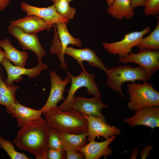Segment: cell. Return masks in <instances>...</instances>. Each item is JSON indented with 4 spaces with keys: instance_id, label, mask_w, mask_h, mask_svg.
I'll list each match as a JSON object with an SVG mask.
<instances>
[{
    "instance_id": "obj_1",
    "label": "cell",
    "mask_w": 159,
    "mask_h": 159,
    "mask_svg": "<svg viewBox=\"0 0 159 159\" xmlns=\"http://www.w3.org/2000/svg\"><path fill=\"white\" fill-rule=\"evenodd\" d=\"M48 130L43 119L32 121L21 127L12 143L18 149L33 154L36 159H47Z\"/></svg>"
},
{
    "instance_id": "obj_2",
    "label": "cell",
    "mask_w": 159,
    "mask_h": 159,
    "mask_svg": "<svg viewBox=\"0 0 159 159\" xmlns=\"http://www.w3.org/2000/svg\"><path fill=\"white\" fill-rule=\"evenodd\" d=\"M46 126L61 132L80 134L87 132L88 122L83 114L73 108L59 109L57 106L43 114Z\"/></svg>"
},
{
    "instance_id": "obj_3",
    "label": "cell",
    "mask_w": 159,
    "mask_h": 159,
    "mask_svg": "<svg viewBox=\"0 0 159 159\" xmlns=\"http://www.w3.org/2000/svg\"><path fill=\"white\" fill-rule=\"evenodd\" d=\"M107 84L112 90L126 97L122 93V85L126 82L148 81L151 77L145 70L140 66L133 67L129 65L119 66L108 69Z\"/></svg>"
},
{
    "instance_id": "obj_4",
    "label": "cell",
    "mask_w": 159,
    "mask_h": 159,
    "mask_svg": "<svg viewBox=\"0 0 159 159\" xmlns=\"http://www.w3.org/2000/svg\"><path fill=\"white\" fill-rule=\"evenodd\" d=\"M127 86L129 97L127 106L132 111L149 106H159V93L151 83L148 81L143 84L134 82L128 83Z\"/></svg>"
},
{
    "instance_id": "obj_5",
    "label": "cell",
    "mask_w": 159,
    "mask_h": 159,
    "mask_svg": "<svg viewBox=\"0 0 159 159\" xmlns=\"http://www.w3.org/2000/svg\"><path fill=\"white\" fill-rule=\"evenodd\" d=\"M51 54H56L60 62V66L64 70L68 68L64 60V54L69 55L74 59L82 69H85L83 64L84 61L87 62L91 66L100 68L106 73L108 69L104 63L98 57L95 51L89 48L76 49L73 47H67L64 49L61 48L55 41L53 39L50 47Z\"/></svg>"
},
{
    "instance_id": "obj_6",
    "label": "cell",
    "mask_w": 159,
    "mask_h": 159,
    "mask_svg": "<svg viewBox=\"0 0 159 159\" xmlns=\"http://www.w3.org/2000/svg\"><path fill=\"white\" fill-rule=\"evenodd\" d=\"M67 76L71 80V85L68 90L67 96L63 103L58 108L62 110L69 109L72 100L76 91L82 87L87 88V93L94 97H101V94L95 80L94 74L88 73L85 69H82L80 73L77 76L72 75L67 72Z\"/></svg>"
},
{
    "instance_id": "obj_7",
    "label": "cell",
    "mask_w": 159,
    "mask_h": 159,
    "mask_svg": "<svg viewBox=\"0 0 159 159\" xmlns=\"http://www.w3.org/2000/svg\"><path fill=\"white\" fill-rule=\"evenodd\" d=\"M150 31V28L147 26L142 31L126 34L120 41L110 43L105 42L102 44V46L109 53L117 54L119 58L123 57L131 52L132 48L137 46L144 36L149 33Z\"/></svg>"
},
{
    "instance_id": "obj_8",
    "label": "cell",
    "mask_w": 159,
    "mask_h": 159,
    "mask_svg": "<svg viewBox=\"0 0 159 159\" xmlns=\"http://www.w3.org/2000/svg\"><path fill=\"white\" fill-rule=\"evenodd\" d=\"M119 61L126 64H138L144 68L151 77L159 69V50L140 49L137 53L131 52L125 56L119 58Z\"/></svg>"
},
{
    "instance_id": "obj_9",
    "label": "cell",
    "mask_w": 159,
    "mask_h": 159,
    "mask_svg": "<svg viewBox=\"0 0 159 159\" xmlns=\"http://www.w3.org/2000/svg\"><path fill=\"white\" fill-rule=\"evenodd\" d=\"M1 64L4 68L7 74L5 83L8 86L13 85L14 82H19L22 79V75H27L29 78L37 77L40 74L41 71L47 68V65L42 62H39L35 67L30 69L17 67L13 65L6 58L1 61Z\"/></svg>"
},
{
    "instance_id": "obj_10",
    "label": "cell",
    "mask_w": 159,
    "mask_h": 159,
    "mask_svg": "<svg viewBox=\"0 0 159 159\" xmlns=\"http://www.w3.org/2000/svg\"><path fill=\"white\" fill-rule=\"evenodd\" d=\"M108 107L107 105L102 102L100 97L86 98L74 96L69 109L73 108L87 116L99 117L107 122L102 111L103 109Z\"/></svg>"
},
{
    "instance_id": "obj_11",
    "label": "cell",
    "mask_w": 159,
    "mask_h": 159,
    "mask_svg": "<svg viewBox=\"0 0 159 159\" xmlns=\"http://www.w3.org/2000/svg\"><path fill=\"white\" fill-rule=\"evenodd\" d=\"M159 106H150L135 112L132 116L123 120L129 126L132 127L142 125L153 129L159 127Z\"/></svg>"
},
{
    "instance_id": "obj_12",
    "label": "cell",
    "mask_w": 159,
    "mask_h": 159,
    "mask_svg": "<svg viewBox=\"0 0 159 159\" xmlns=\"http://www.w3.org/2000/svg\"><path fill=\"white\" fill-rule=\"evenodd\" d=\"M8 31L18 41L23 49L32 51L37 56L39 62H42V58L45 55L46 52L39 42L37 34L26 33L20 28L11 24L8 27Z\"/></svg>"
},
{
    "instance_id": "obj_13",
    "label": "cell",
    "mask_w": 159,
    "mask_h": 159,
    "mask_svg": "<svg viewBox=\"0 0 159 159\" xmlns=\"http://www.w3.org/2000/svg\"><path fill=\"white\" fill-rule=\"evenodd\" d=\"M83 115L88 122L87 142L95 140L96 138L100 136L106 140L116 135H121L120 129L115 126H110L101 118Z\"/></svg>"
},
{
    "instance_id": "obj_14",
    "label": "cell",
    "mask_w": 159,
    "mask_h": 159,
    "mask_svg": "<svg viewBox=\"0 0 159 159\" xmlns=\"http://www.w3.org/2000/svg\"><path fill=\"white\" fill-rule=\"evenodd\" d=\"M51 88L49 96L45 104L41 109L43 114L51 108L57 106L60 101L65 100L63 94L67 85L71 82L67 76L64 80L58 75L56 71L50 72Z\"/></svg>"
},
{
    "instance_id": "obj_15",
    "label": "cell",
    "mask_w": 159,
    "mask_h": 159,
    "mask_svg": "<svg viewBox=\"0 0 159 159\" xmlns=\"http://www.w3.org/2000/svg\"><path fill=\"white\" fill-rule=\"evenodd\" d=\"M22 10L26 15H34L43 19L51 26L54 24L60 22H69L57 11L54 5L47 7H39L29 4L26 2L22 1L20 4Z\"/></svg>"
},
{
    "instance_id": "obj_16",
    "label": "cell",
    "mask_w": 159,
    "mask_h": 159,
    "mask_svg": "<svg viewBox=\"0 0 159 159\" xmlns=\"http://www.w3.org/2000/svg\"><path fill=\"white\" fill-rule=\"evenodd\" d=\"M116 138L115 135L101 142L91 140L79 151L84 154L86 159H98L103 156L107 157L112 153V148L109 145Z\"/></svg>"
},
{
    "instance_id": "obj_17",
    "label": "cell",
    "mask_w": 159,
    "mask_h": 159,
    "mask_svg": "<svg viewBox=\"0 0 159 159\" xmlns=\"http://www.w3.org/2000/svg\"><path fill=\"white\" fill-rule=\"evenodd\" d=\"M10 24L19 27L25 32L30 34H37L44 30L49 31L52 27L43 19L34 15H26L24 18L12 21Z\"/></svg>"
},
{
    "instance_id": "obj_18",
    "label": "cell",
    "mask_w": 159,
    "mask_h": 159,
    "mask_svg": "<svg viewBox=\"0 0 159 159\" xmlns=\"http://www.w3.org/2000/svg\"><path fill=\"white\" fill-rule=\"evenodd\" d=\"M11 114L16 118L18 125L21 128L32 121L43 119L41 109L36 110L24 106L17 100Z\"/></svg>"
},
{
    "instance_id": "obj_19",
    "label": "cell",
    "mask_w": 159,
    "mask_h": 159,
    "mask_svg": "<svg viewBox=\"0 0 159 159\" xmlns=\"http://www.w3.org/2000/svg\"><path fill=\"white\" fill-rule=\"evenodd\" d=\"M130 0H115L108 6L107 11L114 18L119 20L130 19L135 14Z\"/></svg>"
},
{
    "instance_id": "obj_20",
    "label": "cell",
    "mask_w": 159,
    "mask_h": 159,
    "mask_svg": "<svg viewBox=\"0 0 159 159\" xmlns=\"http://www.w3.org/2000/svg\"><path fill=\"white\" fill-rule=\"evenodd\" d=\"M0 47L4 50L5 58L11 62L14 66L25 67L26 62L28 57L27 52L16 49L12 45L9 40L6 38L0 40Z\"/></svg>"
},
{
    "instance_id": "obj_21",
    "label": "cell",
    "mask_w": 159,
    "mask_h": 159,
    "mask_svg": "<svg viewBox=\"0 0 159 159\" xmlns=\"http://www.w3.org/2000/svg\"><path fill=\"white\" fill-rule=\"evenodd\" d=\"M57 32L54 28L55 33L54 39L58 46L63 49L69 44L80 47L82 45L80 39L73 37L69 33L67 26V23L60 22L56 24Z\"/></svg>"
},
{
    "instance_id": "obj_22",
    "label": "cell",
    "mask_w": 159,
    "mask_h": 159,
    "mask_svg": "<svg viewBox=\"0 0 159 159\" xmlns=\"http://www.w3.org/2000/svg\"><path fill=\"white\" fill-rule=\"evenodd\" d=\"M19 88L13 85L8 86L4 82L0 72V105L4 106L6 112L11 114L17 100L15 97L16 90Z\"/></svg>"
},
{
    "instance_id": "obj_23",
    "label": "cell",
    "mask_w": 159,
    "mask_h": 159,
    "mask_svg": "<svg viewBox=\"0 0 159 159\" xmlns=\"http://www.w3.org/2000/svg\"><path fill=\"white\" fill-rule=\"evenodd\" d=\"M60 135L64 141L73 150L78 152L87 143V132L80 134H71L61 132Z\"/></svg>"
},
{
    "instance_id": "obj_24",
    "label": "cell",
    "mask_w": 159,
    "mask_h": 159,
    "mask_svg": "<svg viewBox=\"0 0 159 159\" xmlns=\"http://www.w3.org/2000/svg\"><path fill=\"white\" fill-rule=\"evenodd\" d=\"M159 19L154 30L148 35L143 37L137 46L140 49H148L158 50L159 49Z\"/></svg>"
},
{
    "instance_id": "obj_25",
    "label": "cell",
    "mask_w": 159,
    "mask_h": 159,
    "mask_svg": "<svg viewBox=\"0 0 159 159\" xmlns=\"http://www.w3.org/2000/svg\"><path fill=\"white\" fill-rule=\"evenodd\" d=\"M58 13L69 20L75 16L76 9L69 5L68 0H51Z\"/></svg>"
},
{
    "instance_id": "obj_26",
    "label": "cell",
    "mask_w": 159,
    "mask_h": 159,
    "mask_svg": "<svg viewBox=\"0 0 159 159\" xmlns=\"http://www.w3.org/2000/svg\"><path fill=\"white\" fill-rule=\"evenodd\" d=\"M13 143L0 136V147L3 149L11 159H29L25 154L15 150Z\"/></svg>"
},
{
    "instance_id": "obj_27",
    "label": "cell",
    "mask_w": 159,
    "mask_h": 159,
    "mask_svg": "<svg viewBox=\"0 0 159 159\" xmlns=\"http://www.w3.org/2000/svg\"><path fill=\"white\" fill-rule=\"evenodd\" d=\"M48 148L65 150L60 139L59 131L52 128H48Z\"/></svg>"
},
{
    "instance_id": "obj_28",
    "label": "cell",
    "mask_w": 159,
    "mask_h": 159,
    "mask_svg": "<svg viewBox=\"0 0 159 159\" xmlns=\"http://www.w3.org/2000/svg\"><path fill=\"white\" fill-rule=\"evenodd\" d=\"M144 6L145 15L156 16L159 14V0H148Z\"/></svg>"
},
{
    "instance_id": "obj_29",
    "label": "cell",
    "mask_w": 159,
    "mask_h": 159,
    "mask_svg": "<svg viewBox=\"0 0 159 159\" xmlns=\"http://www.w3.org/2000/svg\"><path fill=\"white\" fill-rule=\"evenodd\" d=\"M59 135L65 151L66 159H85L84 154L82 153L77 152L71 148L64 141L61 136L60 132Z\"/></svg>"
},
{
    "instance_id": "obj_30",
    "label": "cell",
    "mask_w": 159,
    "mask_h": 159,
    "mask_svg": "<svg viewBox=\"0 0 159 159\" xmlns=\"http://www.w3.org/2000/svg\"><path fill=\"white\" fill-rule=\"evenodd\" d=\"M66 159L65 150L49 148L47 153V159Z\"/></svg>"
},
{
    "instance_id": "obj_31",
    "label": "cell",
    "mask_w": 159,
    "mask_h": 159,
    "mask_svg": "<svg viewBox=\"0 0 159 159\" xmlns=\"http://www.w3.org/2000/svg\"><path fill=\"white\" fill-rule=\"evenodd\" d=\"M153 146H150L149 145L146 146L144 148L141 150L140 154L141 158L142 159H145L149 156L150 151L153 149Z\"/></svg>"
},
{
    "instance_id": "obj_32",
    "label": "cell",
    "mask_w": 159,
    "mask_h": 159,
    "mask_svg": "<svg viewBox=\"0 0 159 159\" xmlns=\"http://www.w3.org/2000/svg\"><path fill=\"white\" fill-rule=\"evenodd\" d=\"M147 0H130L131 5L133 8L140 6H144Z\"/></svg>"
},
{
    "instance_id": "obj_33",
    "label": "cell",
    "mask_w": 159,
    "mask_h": 159,
    "mask_svg": "<svg viewBox=\"0 0 159 159\" xmlns=\"http://www.w3.org/2000/svg\"><path fill=\"white\" fill-rule=\"evenodd\" d=\"M11 0H0V11L4 10L9 5Z\"/></svg>"
},
{
    "instance_id": "obj_34",
    "label": "cell",
    "mask_w": 159,
    "mask_h": 159,
    "mask_svg": "<svg viewBox=\"0 0 159 159\" xmlns=\"http://www.w3.org/2000/svg\"><path fill=\"white\" fill-rule=\"evenodd\" d=\"M5 58V53L4 51L2 50L1 49H0V70L2 73V71L0 66V64L2 60Z\"/></svg>"
},
{
    "instance_id": "obj_35",
    "label": "cell",
    "mask_w": 159,
    "mask_h": 159,
    "mask_svg": "<svg viewBox=\"0 0 159 159\" xmlns=\"http://www.w3.org/2000/svg\"><path fill=\"white\" fill-rule=\"evenodd\" d=\"M107 5L109 6H110L113 3L115 0H105Z\"/></svg>"
},
{
    "instance_id": "obj_36",
    "label": "cell",
    "mask_w": 159,
    "mask_h": 159,
    "mask_svg": "<svg viewBox=\"0 0 159 159\" xmlns=\"http://www.w3.org/2000/svg\"><path fill=\"white\" fill-rule=\"evenodd\" d=\"M72 0H68V1L69 3L72 1Z\"/></svg>"
}]
</instances>
